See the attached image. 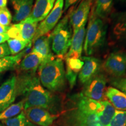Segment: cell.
I'll return each instance as SVG.
<instances>
[{"instance_id":"obj_21","label":"cell","mask_w":126,"mask_h":126,"mask_svg":"<svg viewBox=\"0 0 126 126\" xmlns=\"http://www.w3.org/2000/svg\"><path fill=\"white\" fill-rule=\"evenodd\" d=\"M105 96L116 110L126 111V94L114 87L107 88Z\"/></svg>"},{"instance_id":"obj_37","label":"cell","mask_w":126,"mask_h":126,"mask_svg":"<svg viewBox=\"0 0 126 126\" xmlns=\"http://www.w3.org/2000/svg\"><path fill=\"white\" fill-rule=\"evenodd\" d=\"M0 126H3V125H2V124H0Z\"/></svg>"},{"instance_id":"obj_5","label":"cell","mask_w":126,"mask_h":126,"mask_svg":"<svg viewBox=\"0 0 126 126\" xmlns=\"http://www.w3.org/2000/svg\"><path fill=\"white\" fill-rule=\"evenodd\" d=\"M90 13L83 45V50L88 56H91L103 46L107 32V27L103 20L97 16L92 9Z\"/></svg>"},{"instance_id":"obj_39","label":"cell","mask_w":126,"mask_h":126,"mask_svg":"<svg viewBox=\"0 0 126 126\" xmlns=\"http://www.w3.org/2000/svg\"><path fill=\"white\" fill-rule=\"evenodd\" d=\"M92 1H94V0H92Z\"/></svg>"},{"instance_id":"obj_27","label":"cell","mask_w":126,"mask_h":126,"mask_svg":"<svg viewBox=\"0 0 126 126\" xmlns=\"http://www.w3.org/2000/svg\"><path fill=\"white\" fill-rule=\"evenodd\" d=\"M4 126H32L31 123L26 118L24 111H22L15 117L4 121Z\"/></svg>"},{"instance_id":"obj_13","label":"cell","mask_w":126,"mask_h":126,"mask_svg":"<svg viewBox=\"0 0 126 126\" xmlns=\"http://www.w3.org/2000/svg\"><path fill=\"white\" fill-rule=\"evenodd\" d=\"M83 64L78 74L80 83L84 85L99 72L102 62L97 58L92 56L82 57Z\"/></svg>"},{"instance_id":"obj_3","label":"cell","mask_w":126,"mask_h":126,"mask_svg":"<svg viewBox=\"0 0 126 126\" xmlns=\"http://www.w3.org/2000/svg\"><path fill=\"white\" fill-rule=\"evenodd\" d=\"M41 84L50 92H62L67 85L63 59L54 56L43 61L37 70Z\"/></svg>"},{"instance_id":"obj_34","label":"cell","mask_w":126,"mask_h":126,"mask_svg":"<svg viewBox=\"0 0 126 126\" xmlns=\"http://www.w3.org/2000/svg\"><path fill=\"white\" fill-rule=\"evenodd\" d=\"M9 26H4L0 24V34L7 33Z\"/></svg>"},{"instance_id":"obj_26","label":"cell","mask_w":126,"mask_h":126,"mask_svg":"<svg viewBox=\"0 0 126 126\" xmlns=\"http://www.w3.org/2000/svg\"><path fill=\"white\" fill-rule=\"evenodd\" d=\"M7 43L11 51V54L12 56L19 54L26 47L32 45V42H25L19 39L10 38L7 40Z\"/></svg>"},{"instance_id":"obj_31","label":"cell","mask_w":126,"mask_h":126,"mask_svg":"<svg viewBox=\"0 0 126 126\" xmlns=\"http://www.w3.org/2000/svg\"><path fill=\"white\" fill-rule=\"evenodd\" d=\"M10 54L11 51L7 43H4L0 44V58L9 56H10Z\"/></svg>"},{"instance_id":"obj_22","label":"cell","mask_w":126,"mask_h":126,"mask_svg":"<svg viewBox=\"0 0 126 126\" xmlns=\"http://www.w3.org/2000/svg\"><path fill=\"white\" fill-rule=\"evenodd\" d=\"M116 109L108 100L100 101V106L97 111L99 121L103 126H108L116 113Z\"/></svg>"},{"instance_id":"obj_23","label":"cell","mask_w":126,"mask_h":126,"mask_svg":"<svg viewBox=\"0 0 126 126\" xmlns=\"http://www.w3.org/2000/svg\"><path fill=\"white\" fill-rule=\"evenodd\" d=\"M113 33L119 40H126V12L117 16L113 24Z\"/></svg>"},{"instance_id":"obj_12","label":"cell","mask_w":126,"mask_h":126,"mask_svg":"<svg viewBox=\"0 0 126 126\" xmlns=\"http://www.w3.org/2000/svg\"><path fill=\"white\" fill-rule=\"evenodd\" d=\"M23 111L30 122L39 126H51L57 116L48 110L39 107L30 108Z\"/></svg>"},{"instance_id":"obj_18","label":"cell","mask_w":126,"mask_h":126,"mask_svg":"<svg viewBox=\"0 0 126 126\" xmlns=\"http://www.w3.org/2000/svg\"><path fill=\"white\" fill-rule=\"evenodd\" d=\"M66 63L65 76L67 82L71 89H72L76 83L77 77L82 67L83 62L82 57L79 59L65 58Z\"/></svg>"},{"instance_id":"obj_36","label":"cell","mask_w":126,"mask_h":126,"mask_svg":"<svg viewBox=\"0 0 126 126\" xmlns=\"http://www.w3.org/2000/svg\"><path fill=\"white\" fill-rule=\"evenodd\" d=\"M117 1H119V2L122 3V4H126V0H117Z\"/></svg>"},{"instance_id":"obj_28","label":"cell","mask_w":126,"mask_h":126,"mask_svg":"<svg viewBox=\"0 0 126 126\" xmlns=\"http://www.w3.org/2000/svg\"><path fill=\"white\" fill-rule=\"evenodd\" d=\"M108 126H126V111L116 110Z\"/></svg>"},{"instance_id":"obj_33","label":"cell","mask_w":126,"mask_h":126,"mask_svg":"<svg viewBox=\"0 0 126 126\" xmlns=\"http://www.w3.org/2000/svg\"><path fill=\"white\" fill-rule=\"evenodd\" d=\"M9 39V36H8L7 33L0 34V44L4 43Z\"/></svg>"},{"instance_id":"obj_14","label":"cell","mask_w":126,"mask_h":126,"mask_svg":"<svg viewBox=\"0 0 126 126\" xmlns=\"http://www.w3.org/2000/svg\"><path fill=\"white\" fill-rule=\"evenodd\" d=\"M85 33V25H83L77 31L73 32L70 48L65 56V58L79 59L81 57L83 50Z\"/></svg>"},{"instance_id":"obj_35","label":"cell","mask_w":126,"mask_h":126,"mask_svg":"<svg viewBox=\"0 0 126 126\" xmlns=\"http://www.w3.org/2000/svg\"><path fill=\"white\" fill-rule=\"evenodd\" d=\"M8 0H0V8H4L7 7Z\"/></svg>"},{"instance_id":"obj_2","label":"cell","mask_w":126,"mask_h":126,"mask_svg":"<svg viewBox=\"0 0 126 126\" xmlns=\"http://www.w3.org/2000/svg\"><path fill=\"white\" fill-rule=\"evenodd\" d=\"M73 107L65 111L64 126H103L99 121L97 111L100 101L88 98L82 94L72 97Z\"/></svg>"},{"instance_id":"obj_19","label":"cell","mask_w":126,"mask_h":126,"mask_svg":"<svg viewBox=\"0 0 126 126\" xmlns=\"http://www.w3.org/2000/svg\"><path fill=\"white\" fill-rule=\"evenodd\" d=\"M32 50L42 57L43 61L51 59L54 56L52 53L49 33L35 39L32 42Z\"/></svg>"},{"instance_id":"obj_6","label":"cell","mask_w":126,"mask_h":126,"mask_svg":"<svg viewBox=\"0 0 126 126\" xmlns=\"http://www.w3.org/2000/svg\"><path fill=\"white\" fill-rule=\"evenodd\" d=\"M39 22L27 18L19 23L9 25L7 34L10 39L32 42Z\"/></svg>"},{"instance_id":"obj_10","label":"cell","mask_w":126,"mask_h":126,"mask_svg":"<svg viewBox=\"0 0 126 126\" xmlns=\"http://www.w3.org/2000/svg\"><path fill=\"white\" fill-rule=\"evenodd\" d=\"M92 2V0H81L76 9L73 7L70 8V22L73 32L77 31L83 25H86Z\"/></svg>"},{"instance_id":"obj_20","label":"cell","mask_w":126,"mask_h":126,"mask_svg":"<svg viewBox=\"0 0 126 126\" xmlns=\"http://www.w3.org/2000/svg\"><path fill=\"white\" fill-rule=\"evenodd\" d=\"M32 46H29L20 53L14 56L0 58V74L7 71L15 70L25 55L32 51Z\"/></svg>"},{"instance_id":"obj_9","label":"cell","mask_w":126,"mask_h":126,"mask_svg":"<svg viewBox=\"0 0 126 126\" xmlns=\"http://www.w3.org/2000/svg\"><path fill=\"white\" fill-rule=\"evenodd\" d=\"M107 81L106 75L99 72L84 84L81 94L88 98L99 102L102 101L105 96Z\"/></svg>"},{"instance_id":"obj_40","label":"cell","mask_w":126,"mask_h":126,"mask_svg":"<svg viewBox=\"0 0 126 126\" xmlns=\"http://www.w3.org/2000/svg\"></svg>"},{"instance_id":"obj_17","label":"cell","mask_w":126,"mask_h":126,"mask_svg":"<svg viewBox=\"0 0 126 126\" xmlns=\"http://www.w3.org/2000/svg\"><path fill=\"white\" fill-rule=\"evenodd\" d=\"M56 1L57 0H36L32 11L28 18L37 22H41L49 14Z\"/></svg>"},{"instance_id":"obj_30","label":"cell","mask_w":126,"mask_h":126,"mask_svg":"<svg viewBox=\"0 0 126 126\" xmlns=\"http://www.w3.org/2000/svg\"><path fill=\"white\" fill-rule=\"evenodd\" d=\"M111 83L116 89L126 94V78H114Z\"/></svg>"},{"instance_id":"obj_8","label":"cell","mask_w":126,"mask_h":126,"mask_svg":"<svg viewBox=\"0 0 126 126\" xmlns=\"http://www.w3.org/2000/svg\"><path fill=\"white\" fill-rule=\"evenodd\" d=\"M103 68L114 78L124 77L126 74V52L116 51L110 53L104 63Z\"/></svg>"},{"instance_id":"obj_7","label":"cell","mask_w":126,"mask_h":126,"mask_svg":"<svg viewBox=\"0 0 126 126\" xmlns=\"http://www.w3.org/2000/svg\"><path fill=\"white\" fill-rule=\"evenodd\" d=\"M65 0H57L49 14L39 23L32 42L39 37L48 34L55 28L62 16Z\"/></svg>"},{"instance_id":"obj_24","label":"cell","mask_w":126,"mask_h":126,"mask_svg":"<svg viewBox=\"0 0 126 126\" xmlns=\"http://www.w3.org/2000/svg\"><path fill=\"white\" fill-rule=\"evenodd\" d=\"M113 4V0H96L92 9L97 16L104 20L111 12Z\"/></svg>"},{"instance_id":"obj_15","label":"cell","mask_w":126,"mask_h":126,"mask_svg":"<svg viewBox=\"0 0 126 126\" xmlns=\"http://www.w3.org/2000/svg\"><path fill=\"white\" fill-rule=\"evenodd\" d=\"M43 61L40 55L32 50L30 53L25 55L15 70L18 73H36Z\"/></svg>"},{"instance_id":"obj_4","label":"cell","mask_w":126,"mask_h":126,"mask_svg":"<svg viewBox=\"0 0 126 126\" xmlns=\"http://www.w3.org/2000/svg\"><path fill=\"white\" fill-rule=\"evenodd\" d=\"M70 9L67 15L60 19L50 34L52 51L60 58L65 57L70 48L73 31L70 22Z\"/></svg>"},{"instance_id":"obj_1","label":"cell","mask_w":126,"mask_h":126,"mask_svg":"<svg viewBox=\"0 0 126 126\" xmlns=\"http://www.w3.org/2000/svg\"><path fill=\"white\" fill-rule=\"evenodd\" d=\"M16 94L17 96L24 97V110L39 107L50 111L54 108L56 102L54 96L41 84L36 73H18Z\"/></svg>"},{"instance_id":"obj_16","label":"cell","mask_w":126,"mask_h":126,"mask_svg":"<svg viewBox=\"0 0 126 126\" xmlns=\"http://www.w3.org/2000/svg\"><path fill=\"white\" fill-rule=\"evenodd\" d=\"M14 11L12 20L19 23L29 17L34 6V0H10Z\"/></svg>"},{"instance_id":"obj_38","label":"cell","mask_w":126,"mask_h":126,"mask_svg":"<svg viewBox=\"0 0 126 126\" xmlns=\"http://www.w3.org/2000/svg\"><path fill=\"white\" fill-rule=\"evenodd\" d=\"M0 78H1V74H0Z\"/></svg>"},{"instance_id":"obj_25","label":"cell","mask_w":126,"mask_h":126,"mask_svg":"<svg viewBox=\"0 0 126 126\" xmlns=\"http://www.w3.org/2000/svg\"><path fill=\"white\" fill-rule=\"evenodd\" d=\"M24 110V102L23 100L13 103L8 108L0 112V121H5L11 119L20 114Z\"/></svg>"},{"instance_id":"obj_32","label":"cell","mask_w":126,"mask_h":126,"mask_svg":"<svg viewBox=\"0 0 126 126\" xmlns=\"http://www.w3.org/2000/svg\"><path fill=\"white\" fill-rule=\"evenodd\" d=\"M79 0H65L64 1V11H63L65 12L70 7H72L73 5L76 4L78 2Z\"/></svg>"},{"instance_id":"obj_29","label":"cell","mask_w":126,"mask_h":126,"mask_svg":"<svg viewBox=\"0 0 126 126\" xmlns=\"http://www.w3.org/2000/svg\"><path fill=\"white\" fill-rule=\"evenodd\" d=\"M12 20V15L7 7L0 8V24L9 26Z\"/></svg>"},{"instance_id":"obj_11","label":"cell","mask_w":126,"mask_h":126,"mask_svg":"<svg viewBox=\"0 0 126 126\" xmlns=\"http://www.w3.org/2000/svg\"><path fill=\"white\" fill-rule=\"evenodd\" d=\"M16 97V75L13 74L0 86V112L12 105Z\"/></svg>"}]
</instances>
